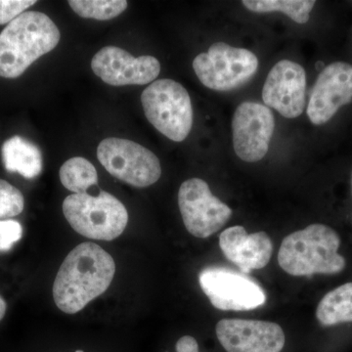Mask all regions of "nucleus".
Returning <instances> with one entry per match:
<instances>
[{
    "instance_id": "23",
    "label": "nucleus",
    "mask_w": 352,
    "mask_h": 352,
    "mask_svg": "<svg viewBox=\"0 0 352 352\" xmlns=\"http://www.w3.org/2000/svg\"><path fill=\"white\" fill-rule=\"evenodd\" d=\"M36 3V0H0V25L12 22Z\"/></svg>"
},
{
    "instance_id": "7",
    "label": "nucleus",
    "mask_w": 352,
    "mask_h": 352,
    "mask_svg": "<svg viewBox=\"0 0 352 352\" xmlns=\"http://www.w3.org/2000/svg\"><path fill=\"white\" fill-rule=\"evenodd\" d=\"M97 157L111 175L138 188L151 186L162 175L156 155L129 139H104L97 148Z\"/></svg>"
},
{
    "instance_id": "5",
    "label": "nucleus",
    "mask_w": 352,
    "mask_h": 352,
    "mask_svg": "<svg viewBox=\"0 0 352 352\" xmlns=\"http://www.w3.org/2000/svg\"><path fill=\"white\" fill-rule=\"evenodd\" d=\"M146 118L157 131L175 142L188 138L193 107L187 90L173 80L152 82L141 94Z\"/></svg>"
},
{
    "instance_id": "24",
    "label": "nucleus",
    "mask_w": 352,
    "mask_h": 352,
    "mask_svg": "<svg viewBox=\"0 0 352 352\" xmlns=\"http://www.w3.org/2000/svg\"><path fill=\"white\" fill-rule=\"evenodd\" d=\"M176 352H201L198 342L192 336H183L175 344Z\"/></svg>"
},
{
    "instance_id": "17",
    "label": "nucleus",
    "mask_w": 352,
    "mask_h": 352,
    "mask_svg": "<svg viewBox=\"0 0 352 352\" xmlns=\"http://www.w3.org/2000/svg\"><path fill=\"white\" fill-rule=\"evenodd\" d=\"M316 317L325 327L352 322V283L329 292L317 307Z\"/></svg>"
},
{
    "instance_id": "2",
    "label": "nucleus",
    "mask_w": 352,
    "mask_h": 352,
    "mask_svg": "<svg viewBox=\"0 0 352 352\" xmlns=\"http://www.w3.org/2000/svg\"><path fill=\"white\" fill-rule=\"evenodd\" d=\"M61 38L59 29L46 14L28 11L7 25L0 34V76L16 78Z\"/></svg>"
},
{
    "instance_id": "20",
    "label": "nucleus",
    "mask_w": 352,
    "mask_h": 352,
    "mask_svg": "<svg viewBox=\"0 0 352 352\" xmlns=\"http://www.w3.org/2000/svg\"><path fill=\"white\" fill-rule=\"evenodd\" d=\"M69 4L80 17L99 21L118 17L127 8L126 0H71Z\"/></svg>"
},
{
    "instance_id": "11",
    "label": "nucleus",
    "mask_w": 352,
    "mask_h": 352,
    "mask_svg": "<svg viewBox=\"0 0 352 352\" xmlns=\"http://www.w3.org/2000/svg\"><path fill=\"white\" fill-rule=\"evenodd\" d=\"M215 333L226 352H282L286 346L283 329L270 321L222 319Z\"/></svg>"
},
{
    "instance_id": "6",
    "label": "nucleus",
    "mask_w": 352,
    "mask_h": 352,
    "mask_svg": "<svg viewBox=\"0 0 352 352\" xmlns=\"http://www.w3.org/2000/svg\"><path fill=\"white\" fill-rule=\"evenodd\" d=\"M193 69L200 82L215 91H230L245 85L256 75L258 59L252 51L215 43L208 52L194 59Z\"/></svg>"
},
{
    "instance_id": "27",
    "label": "nucleus",
    "mask_w": 352,
    "mask_h": 352,
    "mask_svg": "<svg viewBox=\"0 0 352 352\" xmlns=\"http://www.w3.org/2000/svg\"><path fill=\"white\" fill-rule=\"evenodd\" d=\"M76 352H83L82 351H76Z\"/></svg>"
},
{
    "instance_id": "19",
    "label": "nucleus",
    "mask_w": 352,
    "mask_h": 352,
    "mask_svg": "<svg viewBox=\"0 0 352 352\" xmlns=\"http://www.w3.org/2000/svg\"><path fill=\"white\" fill-rule=\"evenodd\" d=\"M243 6L254 13L282 12L298 24H305L315 6L314 0H244Z\"/></svg>"
},
{
    "instance_id": "26",
    "label": "nucleus",
    "mask_w": 352,
    "mask_h": 352,
    "mask_svg": "<svg viewBox=\"0 0 352 352\" xmlns=\"http://www.w3.org/2000/svg\"><path fill=\"white\" fill-rule=\"evenodd\" d=\"M351 187H352V173H351Z\"/></svg>"
},
{
    "instance_id": "14",
    "label": "nucleus",
    "mask_w": 352,
    "mask_h": 352,
    "mask_svg": "<svg viewBox=\"0 0 352 352\" xmlns=\"http://www.w3.org/2000/svg\"><path fill=\"white\" fill-rule=\"evenodd\" d=\"M352 101V66L335 62L321 72L310 95L307 116L315 126L332 119L342 106Z\"/></svg>"
},
{
    "instance_id": "10",
    "label": "nucleus",
    "mask_w": 352,
    "mask_h": 352,
    "mask_svg": "<svg viewBox=\"0 0 352 352\" xmlns=\"http://www.w3.org/2000/svg\"><path fill=\"white\" fill-rule=\"evenodd\" d=\"M274 129V116L270 108L254 102L241 104L232 120L236 155L247 163L263 160L270 149Z\"/></svg>"
},
{
    "instance_id": "13",
    "label": "nucleus",
    "mask_w": 352,
    "mask_h": 352,
    "mask_svg": "<svg viewBox=\"0 0 352 352\" xmlns=\"http://www.w3.org/2000/svg\"><path fill=\"white\" fill-rule=\"evenodd\" d=\"M307 73L289 60L278 62L270 69L263 88V99L287 119H296L305 111Z\"/></svg>"
},
{
    "instance_id": "15",
    "label": "nucleus",
    "mask_w": 352,
    "mask_h": 352,
    "mask_svg": "<svg viewBox=\"0 0 352 352\" xmlns=\"http://www.w3.org/2000/svg\"><path fill=\"white\" fill-rule=\"evenodd\" d=\"M219 245L226 258L245 274L265 267L273 252L272 241L267 233L248 234L241 226L229 227L220 234Z\"/></svg>"
},
{
    "instance_id": "1",
    "label": "nucleus",
    "mask_w": 352,
    "mask_h": 352,
    "mask_svg": "<svg viewBox=\"0 0 352 352\" xmlns=\"http://www.w3.org/2000/svg\"><path fill=\"white\" fill-rule=\"evenodd\" d=\"M112 256L94 243H82L65 258L53 284L60 310L75 314L107 291L115 276Z\"/></svg>"
},
{
    "instance_id": "3",
    "label": "nucleus",
    "mask_w": 352,
    "mask_h": 352,
    "mask_svg": "<svg viewBox=\"0 0 352 352\" xmlns=\"http://www.w3.org/2000/svg\"><path fill=\"white\" fill-rule=\"evenodd\" d=\"M340 238L324 224H311L289 234L278 252L280 267L292 276L339 274L346 261L339 252Z\"/></svg>"
},
{
    "instance_id": "9",
    "label": "nucleus",
    "mask_w": 352,
    "mask_h": 352,
    "mask_svg": "<svg viewBox=\"0 0 352 352\" xmlns=\"http://www.w3.org/2000/svg\"><path fill=\"white\" fill-rule=\"evenodd\" d=\"M178 206L187 231L201 239L219 231L233 214L201 178H191L182 183L178 191Z\"/></svg>"
},
{
    "instance_id": "21",
    "label": "nucleus",
    "mask_w": 352,
    "mask_h": 352,
    "mask_svg": "<svg viewBox=\"0 0 352 352\" xmlns=\"http://www.w3.org/2000/svg\"><path fill=\"white\" fill-rule=\"evenodd\" d=\"M25 199L19 189L0 179V220L17 217L24 210Z\"/></svg>"
},
{
    "instance_id": "16",
    "label": "nucleus",
    "mask_w": 352,
    "mask_h": 352,
    "mask_svg": "<svg viewBox=\"0 0 352 352\" xmlns=\"http://www.w3.org/2000/svg\"><path fill=\"white\" fill-rule=\"evenodd\" d=\"M2 161L9 173H18L28 179L36 177L43 170V155L31 141L13 136L2 146Z\"/></svg>"
},
{
    "instance_id": "8",
    "label": "nucleus",
    "mask_w": 352,
    "mask_h": 352,
    "mask_svg": "<svg viewBox=\"0 0 352 352\" xmlns=\"http://www.w3.org/2000/svg\"><path fill=\"white\" fill-rule=\"evenodd\" d=\"M199 282L210 303L217 309L248 311L266 302L265 292L254 278L230 268H204L199 275Z\"/></svg>"
},
{
    "instance_id": "22",
    "label": "nucleus",
    "mask_w": 352,
    "mask_h": 352,
    "mask_svg": "<svg viewBox=\"0 0 352 352\" xmlns=\"http://www.w3.org/2000/svg\"><path fill=\"white\" fill-rule=\"evenodd\" d=\"M23 236V227L16 220H0V252H8Z\"/></svg>"
},
{
    "instance_id": "12",
    "label": "nucleus",
    "mask_w": 352,
    "mask_h": 352,
    "mask_svg": "<svg viewBox=\"0 0 352 352\" xmlns=\"http://www.w3.org/2000/svg\"><path fill=\"white\" fill-rule=\"evenodd\" d=\"M91 68L104 82L113 87H124L154 82L161 72V64L157 58H136L122 48L110 45L94 55Z\"/></svg>"
},
{
    "instance_id": "4",
    "label": "nucleus",
    "mask_w": 352,
    "mask_h": 352,
    "mask_svg": "<svg viewBox=\"0 0 352 352\" xmlns=\"http://www.w3.org/2000/svg\"><path fill=\"white\" fill-rule=\"evenodd\" d=\"M63 212L72 228L89 239H116L129 222L124 204L105 191L99 192L96 197L72 194L65 199Z\"/></svg>"
},
{
    "instance_id": "18",
    "label": "nucleus",
    "mask_w": 352,
    "mask_h": 352,
    "mask_svg": "<svg viewBox=\"0 0 352 352\" xmlns=\"http://www.w3.org/2000/svg\"><path fill=\"white\" fill-rule=\"evenodd\" d=\"M60 180L65 188L75 194L87 193L98 183V175L94 164L85 157L68 160L60 168Z\"/></svg>"
},
{
    "instance_id": "25",
    "label": "nucleus",
    "mask_w": 352,
    "mask_h": 352,
    "mask_svg": "<svg viewBox=\"0 0 352 352\" xmlns=\"http://www.w3.org/2000/svg\"><path fill=\"white\" fill-rule=\"evenodd\" d=\"M6 308L7 305L6 300L0 296V321L2 320V318H3L4 315L6 314Z\"/></svg>"
}]
</instances>
